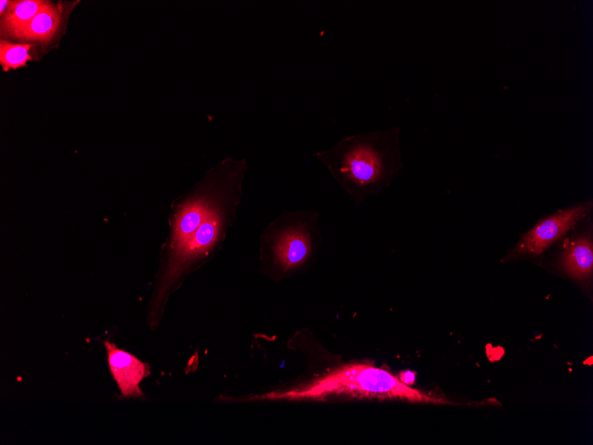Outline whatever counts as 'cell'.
<instances>
[{"label":"cell","instance_id":"cell-1","mask_svg":"<svg viewBox=\"0 0 593 445\" xmlns=\"http://www.w3.org/2000/svg\"><path fill=\"white\" fill-rule=\"evenodd\" d=\"M398 128L342 139L314 156L356 204L389 186L401 168Z\"/></svg>","mask_w":593,"mask_h":445},{"label":"cell","instance_id":"cell-2","mask_svg":"<svg viewBox=\"0 0 593 445\" xmlns=\"http://www.w3.org/2000/svg\"><path fill=\"white\" fill-rule=\"evenodd\" d=\"M329 395L368 398H396L414 402L448 403L404 384L390 372L368 364L339 367L301 388L272 393L269 399H321Z\"/></svg>","mask_w":593,"mask_h":445},{"label":"cell","instance_id":"cell-3","mask_svg":"<svg viewBox=\"0 0 593 445\" xmlns=\"http://www.w3.org/2000/svg\"><path fill=\"white\" fill-rule=\"evenodd\" d=\"M317 211H284L263 229L260 248L273 275H289L304 267L320 244Z\"/></svg>","mask_w":593,"mask_h":445},{"label":"cell","instance_id":"cell-4","mask_svg":"<svg viewBox=\"0 0 593 445\" xmlns=\"http://www.w3.org/2000/svg\"><path fill=\"white\" fill-rule=\"evenodd\" d=\"M242 182L243 179L237 181L225 191L190 239L177 253L167 258L153 302L154 313L162 306L173 284L184 272L194 262L208 258L223 243L229 228L236 219L242 194Z\"/></svg>","mask_w":593,"mask_h":445},{"label":"cell","instance_id":"cell-5","mask_svg":"<svg viewBox=\"0 0 593 445\" xmlns=\"http://www.w3.org/2000/svg\"><path fill=\"white\" fill-rule=\"evenodd\" d=\"M589 210L590 206L586 203L547 217L524 235L518 243V250L531 255L542 253L573 227Z\"/></svg>","mask_w":593,"mask_h":445},{"label":"cell","instance_id":"cell-6","mask_svg":"<svg viewBox=\"0 0 593 445\" xmlns=\"http://www.w3.org/2000/svg\"><path fill=\"white\" fill-rule=\"evenodd\" d=\"M107 362L112 377L124 397L143 395L141 381L150 374L148 364L133 354L118 348L114 343L105 341Z\"/></svg>","mask_w":593,"mask_h":445},{"label":"cell","instance_id":"cell-7","mask_svg":"<svg viewBox=\"0 0 593 445\" xmlns=\"http://www.w3.org/2000/svg\"><path fill=\"white\" fill-rule=\"evenodd\" d=\"M561 266L570 276L575 279H585L592 273L593 247L587 236L573 241L565 249Z\"/></svg>","mask_w":593,"mask_h":445},{"label":"cell","instance_id":"cell-8","mask_svg":"<svg viewBox=\"0 0 593 445\" xmlns=\"http://www.w3.org/2000/svg\"><path fill=\"white\" fill-rule=\"evenodd\" d=\"M60 23L58 10L46 2L36 16L12 37L16 39L46 41L51 38Z\"/></svg>","mask_w":593,"mask_h":445},{"label":"cell","instance_id":"cell-9","mask_svg":"<svg viewBox=\"0 0 593 445\" xmlns=\"http://www.w3.org/2000/svg\"><path fill=\"white\" fill-rule=\"evenodd\" d=\"M45 3L46 1L41 0L11 1L7 11L2 16V33L12 36L32 20Z\"/></svg>","mask_w":593,"mask_h":445},{"label":"cell","instance_id":"cell-10","mask_svg":"<svg viewBox=\"0 0 593 445\" xmlns=\"http://www.w3.org/2000/svg\"><path fill=\"white\" fill-rule=\"evenodd\" d=\"M30 44H11L2 40L0 44V61L4 71L23 67L32 59Z\"/></svg>","mask_w":593,"mask_h":445},{"label":"cell","instance_id":"cell-11","mask_svg":"<svg viewBox=\"0 0 593 445\" xmlns=\"http://www.w3.org/2000/svg\"><path fill=\"white\" fill-rule=\"evenodd\" d=\"M399 380L404 384L409 385L415 382V373L411 371H406L400 374Z\"/></svg>","mask_w":593,"mask_h":445},{"label":"cell","instance_id":"cell-12","mask_svg":"<svg viewBox=\"0 0 593 445\" xmlns=\"http://www.w3.org/2000/svg\"><path fill=\"white\" fill-rule=\"evenodd\" d=\"M10 2H11V1H6V0H5V1H4V0H2V1L0 2V13H1V16H3V15L5 13V12L7 11V9H8V7H9V4H10Z\"/></svg>","mask_w":593,"mask_h":445}]
</instances>
